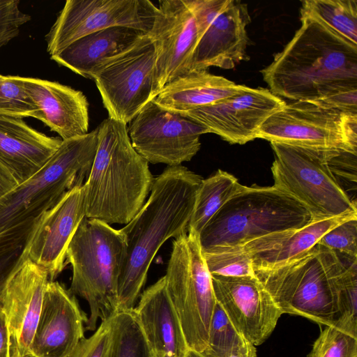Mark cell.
<instances>
[{"mask_svg":"<svg viewBox=\"0 0 357 357\" xmlns=\"http://www.w3.org/2000/svg\"><path fill=\"white\" fill-rule=\"evenodd\" d=\"M304 18L318 21L357 45L356 0L303 1L301 8V20Z\"/></svg>","mask_w":357,"mask_h":357,"instance_id":"83f0119b","label":"cell"},{"mask_svg":"<svg viewBox=\"0 0 357 357\" xmlns=\"http://www.w3.org/2000/svg\"><path fill=\"white\" fill-rule=\"evenodd\" d=\"M156 57L155 43L146 34L94 70L90 79L95 82L109 118L127 125L155 98Z\"/></svg>","mask_w":357,"mask_h":357,"instance_id":"8fae6325","label":"cell"},{"mask_svg":"<svg viewBox=\"0 0 357 357\" xmlns=\"http://www.w3.org/2000/svg\"><path fill=\"white\" fill-rule=\"evenodd\" d=\"M87 321L75 296L63 284L48 280L31 357H69L85 337Z\"/></svg>","mask_w":357,"mask_h":357,"instance_id":"ac0fdd59","label":"cell"},{"mask_svg":"<svg viewBox=\"0 0 357 357\" xmlns=\"http://www.w3.org/2000/svg\"><path fill=\"white\" fill-rule=\"evenodd\" d=\"M126 248L120 229L86 216L70 242L66 264L71 265L73 275L68 289L88 303L86 331H96L99 319L119 311L118 282Z\"/></svg>","mask_w":357,"mask_h":357,"instance_id":"5b68a950","label":"cell"},{"mask_svg":"<svg viewBox=\"0 0 357 357\" xmlns=\"http://www.w3.org/2000/svg\"><path fill=\"white\" fill-rule=\"evenodd\" d=\"M286 104L269 89L244 85L241 91L219 102L179 114L230 144H244L257 138L261 125Z\"/></svg>","mask_w":357,"mask_h":357,"instance_id":"9a60e30c","label":"cell"},{"mask_svg":"<svg viewBox=\"0 0 357 357\" xmlns=\"http://www.w3.org/2000/svg\"><path fill=\"white\" fill-rule=\"evenodd\" d=\"M204 357H256L255 345L232 324L223 309L215 305Z\"/></svg>","mask_w":357,"mask_h":357,"instance_id":"f1b7e54d","label":"cell"},{"mask_svg":"<svg viewBox=\"0 0 357 357\" xmlns=\"http://www.w3.org/2000/svg\"><path fill=\"white\" fill-rule=\"evenodd\" d=\"M85 215L84 187L67 192L38 219L29 248V259L47 272L54 281L66 266V252Z\"/></svg>","mask_w":357,"mask_h":357,"instance_id":"d6986e66","label":"cell"},{"mask_svg":"<svg viewBox=\"0 0 357 357\" xmlns=\"http://www.w3.org/2000/svg\"><path fill=\"white\" fill-rule=\"evenodd\" d=\"M39 218L0 234V307L10 281L29 259L30 241Z\"/></svg>","mask_w":357,"mask_h":357,"instance_id":"f546056e","label":"cell"},{"mask_svg":"<svg viewBox=\"0 0 357 357\" xmlns=\"http://www.w3.org/2000/svg\"><path fill=\"white\" fill-rule=\"evenodd\" d=\"M107 357H151L133 309L112 317V340Z\"/></svg>","mask_w":357,"mask_h":357,"instance_id":"4dcf8cb0","label":"cell"},{"mask_svg":"<svg viewBox=\"0 0 357 357\" xmlns=\"http://www.w3.org/2000/svg\"><path fill=\"white\" fill-rule=\"evenodd\" d=\"M250 21L247 4L240 1L218 0L203 10L196 17L199 40L189 72L207 70L212 66L232 69L246 60V27Z\"/></svg>","mask_w":357,"mask_h":357,"instance_id":"5bb4252c","label":"cell"},{"mask_svg":"<svg viewBox=\"0 0 357 357\" xmlns=\"http://www.w3.org/2000/svg\"><path fill=\"white\" fill-rule=\"evenodd\" d=\"M243 86L207 70L191 71L167 83L153 101L165 109L181 113L219 102Z\"/></svg>","mask_w":357,"mask_h":357,"instance_id":"484cf974","label":"cell"},{"mask_svg":"<svg viewBox=\"0 0 357 357\" xmlns=\"http://www.w3.org/2000/svg\"><path fill=\"white\" fill-rule=\"evenodd\" d=\"M275 154L271 172L276 188L300 203L312 220L357 213L327 165L330 149L271 142Z\"/></svg>","mask_w":357,"mask_h":357,"instance_id":"9c48e42d","label":"cell"},{"mask_svg":"<svg viewBox=\"0 0 357 357\" xmlns=\"http://www.w3.org/2000/svg\"><path fill=\"white\" fill-rule=\"evenodd\" d=\"M257 138L306 148L357 152V114L310 101H293L266 120Z\"/></svg>","mask_w":357,"mask_h":357,"instance_id":"30bf717a","label":"cell"},{"mask_svg":"<svg viewBox=\"0 0 357 357\" xmlns=\"http://www.w3.org/2000/svg\"><path fill=\"white\" fill-rule=\"evenodd\" d=\"M62 142L29 126L22 119L0 116V160L19 184L40 170Z\"/></svg>","mask_w":357,"mask_h":357,"instance_id":"603a6c76","label":"cell"},{"mask_svg":"<svg viewBox=\"0 0 357 357\" xmlns=\"http://www.w3.org/2000/svg\"><path fill=\"white\" fill-rule=\"evenodd\" d=\"M97 128V150L83 185L85 215L109 225H126L145 204L154 178L132 146L126 124L108 117Z\"/></svg>","mask_w":357,"mask_h":357,"instance_id":"3957f363","label":"cell"},{"mask_svg":"<svg viewBox=\"0 0 357 357\" xmlns=\"http://www.w3.org/2000/svg\"><path fill=\"white\" fill-rule=\"evenodd\" d=\"M261 72L269 90L293 101L326 105L357 91V45L311 18Z\"/></svg>","mask_w":357,"mask_h":357,"instance_id":"6da1fadb","label":"cell"},{"mask_svg":"<svg viewBox=\"0 0 357 357\" xmlns=\"http://www.w3.org/2000/svg\"><path fill=\"white\" fill-rule=\"evenodd\" d=\"M112 317L101 321L94 333L80 341L69 357H107L112 340Z\"/></svg>","mask_w":357,"mask_h":357,"instance_id":"f35d334b","label":"cell"},{"mask_svg":"<svg viewBox=\"0 0 357 357\" xmlns=\"http://www.w3.org/2000/svg\"><path fill=\"white\" fill-rule=\"evenodd\" d=\"M128 133L135 150L149 163L169 167L190 161L199 151L200 137L210 131L153 100L129 122Z\"/></svg>","mask_w":357,"mask_h":357,"instance_id":"4fadbf2b","label":"cell"},{"mask_svg":"<svg viewBox=\"0 0 357 357\" xmlns=\"http://www.w3.org/2000/svg\"><path fill=\"white\" fill-rule=\"evenodd\" d=\"M211 275L225 277L255 276L252 261L241 248H227L203 252Z\"/></svg>","mask_w":357,"mask_h":357,"instance_id":"836d02e7","label":"cell"},{"mask_svg":"<svg viewBox=\"0 0 357 357\" xmlns=\"http://www.w3.org/2000/svg\"><path fill=\"white\" fill-rule=\"evenodd\" d=\"M327 165L337 185L356 206L357 152L330 149L327 157Z\"/></svg>","mask_w":357,"mask_h":357,"instance_id":"d590c367","label":"cell"},{"mask_svg":"<svg viewBox=\"0 0 357 357\" xmlns=\"http://www.w3.org/2000/svg\"><path fill=\"white\" fill-rule=\"evenodd\" d=\"M242 185L234 176L221 169L203 179L197 193L188 231L199 234L211 218Z\"/></svg>","mask_w":357,"mask_h":357,"instance_id":"4316f807","label":"cell"},{"mask_svg":"<svg viewBox=\"0 0 357 357\" xmlns=\"http://www.w3.org/2000/svg\"><path fill=\"white\" fill-rule=\"evenodd\" d=\"M354 259L317 243L279 267L254 271L283 314L332 326L337 318L335 281Z\"/></svg>","mask_w":357,"mask_h":357,"instance_id":"8992f818","label":"cell"},{"mask_svg":"<svg viewBox=\"0 0 357 357\" xmlns=\"http://www.w3.org/2000/svg\"><path fill=\"white\" fill-rule=\"evenodd\" d=\"M334 287L337 312L334 326L357 337V259L348 262Z\"/></svg>","mask_w":357,"mask_h":357,"instance_id":"1f68e13d","label":"cell"},{"mask_svg":"<svg viewBox=\"0 0 357 357\" xmlns=\"http://www.w3.org/2000/svg\"><path fill=\"white\" fill-rule=\"evenodd\" d=\"M309 357H357V337L334 325L326 326Z\"/></svg>","mask_w":357,"mask_h":357,"instance_id":"e575fe53","label":"cell"},{"mask_svg":"<svg viewBox=\"0 0 357 357\" xmlns=\"http://www.w3.org/2000/svg\"><path fill=\"white\" fill-rule=\"evenodd\" d=\"M317 243L344 257L357 259V218L333 227Z\"/></svg>","mask_w":357,"mask_h":357,"instance_id":"8d00e7d4","label":"cell"},{"mask_svg":"<svg viewBox=\"0 0 357 357\" xmlns=\"http://www.w3.org/2000/svg\"><path fill=\"white\" fill-rule=\"evenodd\" d=\"M98 146V128L62 142L45 165L0 199V234L52 208L87 180Z\"/></svg>","mask_w":357,"mask_h":357,"instance_id":"52a82bcc","label":"cell"},{"mask_svg":"<svg viewBox=\"0 0 357 357\" xmlns=\"http://www.w3.org/2000/svg\"><path fill=\"white\" fill-rule=\"evenodd\" d=\"M18 0H0V50L17 37L20 27L31 20L21 10Z\"/></svg>","mask_w":357,"mask_h":357,"instance_id":"74e56055","label":"cell"},{"mask_svg":"<svg viewBox=\"0 0 357 357\" xmlns=\"http://www.w3.org/2000/svg\"><path fill=\"white\" fill-rule=\"evenodd\" d=\"M0 357H10L9 332L6 314L0 307Z\"/></svg>","mask_w":357,"mask_h":357,"instance_id":"60d3db41","label":"cell"},{"mask_svg":"<svg viewBox=\"0 0 357 357\" xmlns=\"http://www.w3.org/2000/svg\"><path fill=\"white\" fill-rule=\"evenodd\" d=\"M202 180L181 165L168 166L154 178L142 208L120 229L126 248L118 282L119 310L135 307L150 265L162 245L188 232Z\"/></svg>","mask_w":357,"mask_h":357,"instance_id":"7a4b0ae2","label":"cell"},{"mask_svg":"<svg viewBox=\"0 0 357 357\" xmlns=\"http://www.w3.org/2000/svg\"><path fill=\"white\" fill-rule=\"evenodd\" d=\"M0 116L38 119L39 111L20 76L0 75Z\"/></svg>","mask_w":357,"mask_h":357,"instance_id":"d6a6232c","label":"cell"},{"mask_svg":"<svg viewBox=\"0 0 357 357\" xmlns=\"http://www.w3.org/2000/svg\"><path fill=\"white\" fill-rule=\"evenodd\" d=\"M157 52L155 98L169 82L190 71L199 40L195 17L185 0H160L151 31Z\"/></svg>","mask_w":357,"mask_h":357,"instance_id":"2e32d148","label":"cell"},{"mask_svg":"<svg viewBox=\"0 0 357 357\" xmlns=\"http://www.w3.org/2000/svg\"><path fill=\"white\" fill-rule=\"evenodd\" d=\"M18 185L15 177L0 160V199L13 190Z\"/></svg>","mask_w":357,"mask_h":357,"instance_id":"ab89813d","label":"cell"},{"mask_svg":"<svg viewBox=\"0 0 357 357\" xmlns=\"http://www.w3.org/2000/svg\"><path fill=\"white\" fill-rule=\"evenodd\" d=\"M217 303L234 326L252 344L272 333L283 314L256 276L211 275Z\"/></svg>","mask_w":357,"mask_h":357,"instance_id":"e0dca14e","label":"cell"},{"mask_svg":"<svg viewBox=\"0 0 357 357\" xmlns=\"http://www.w3.org/2000/svg\"><path fill=\"white\" fill-rule=\"evenodd\" d=\"M186 357H204L202 354L190 350Z\"/></svg>","mask_w":357,"mask_h":357,"instance_id":"b9f144b4","label":"cell"},{"mask_svg":"<svg viewBox=\"0 0 357 357\" xmlns=\"http://www.w3.org/2000/svg\"><path fill=\"white\" fill-rule=\"evenodd\" d=\"M157 11L149 0H68L45 36L47 51L54 55L84 36L114 26L149 33Z\"/></svg>","mask_w":357,"mask_h":357,"instance_id":"7c38bea8","label":"cell"},{"mask_svg":"<svg viewBox=\"0 0 357 357\" xmlns=\"http://www.w3.org/2000/svg\"><path fill=\"white\" fill-rule=\"evenodd\" d=\"M21 77L24 89L38 109V119L59 134L62 140L89 132V104L81 91L57 82Z\"/></svg>","mask_w":357,"mask_h":357,"instance_id":"7402d4cb","label":"cell"},{"mask_svg":"<svg viewBox=\"0 0 357 357\" xmlns=\"http://www.w3.org/2000/svg\"><path fill=\"white\" fill-rule=\"evenodd\" d=\"M164 277L188 347L201 354L207 345L216 299L199 234L188 231L174 240Z\"/></svg>","mask_w":357,"mask_h":357,"instance_id":"ba28073f","label":"cell"},{"mask_svg":"<svg viewBox=\"0 0 357 357\" xmlns=\"http://www.w3.org/2000/svg\"><path fill=\"white\" fill-rule=\"evenodd\" d=\"M133 311L151 357H186L190 349L164 276L142 292Z\"/></svg>","mask_w":357,"mask_h":357,"instance_id":"44dd1931","label":"cell"},{"mask_svg":"<svg viewBox=\"0 0 357 357\" xmlns=\"http://www.w3.org/2000/svg\"><path fill=\"white\" fill-rule=\"evenodd\" d=\"M48 280L45 269L28 259L10 281L1 306L9 332L10 357H31Z\"/></svg>","mask_w":357,"mask_h":357,"instance_id":"ffe728a7","label":"cell"},{"mask_svg":"<svg viewBox=\"0 0 357 357\" xmlns=\"http://www.w3.org/2000/svg\"><path fill=\"white\" fill-rule=\"evenodd\" d=\"M354 218L357 213L313 220L301 229L274 233L236 248L249 254L254 271L273 269L308 250L331 229Z\"/></svg>","mask_w":357,"mask_h":357,"instance_id":"cb8c5ba5","label":"cell"},{"mask_svg":"<svg viewBox=\"0 0 357 357\" xmlns=\"http://www.w3.org/2000/svg\"><path fill=\"white\" fill-rule=\"evenodd\" d=\"M146 34L130 27H110L80 38L50 58L59 65L90 79L100 64L128 50Z\"/></svg>","mask_w":357,"mask_h":357,"instance_id":"d4e9b609","label":"cell"},{"mask_svg":"<svg viewBox=\"0 0 357 357\" xmlns=\"http://www.w3.org/2000/svg\"><path fill=\"white\" fill-rule=\"evenodd\" d=\"M310 213L275 186L242 185L199 234L202 252L241 248L274 233L301 229Z\"/></svg>","mask_w":357,"mask_h":357,"instance_id":"277c9868","label":"cell"}]
</instances>
